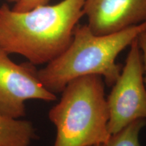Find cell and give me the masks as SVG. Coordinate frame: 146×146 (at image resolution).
Listing matches in <instances>:
<instances>
[{
  "instance_id": "277c9868",
  "label": "cell",
  "mask_w": 146,
  "mask_h": 146,
  "mask_svg": "<svg viewBox=\"0 0 146 146\" xmlns=\"http://www.w3.org/2000/svg\"><path fill=\"white\" fill-rule=\"evenodd\" d=\"M125 64L107 97L108 130L115 134L135 120H146V86L137 38L131 43Z\"/></svg>"
},
{
  "instance_id": "ba28073f",
  "label": "cell",
  "mask_w": 146,
  "mask_h": 146,
  "mask_svg": "<svg viewBox=\"0 0 146 146\" xmlns=\"http://www.w3.org/2000/svg\"><path fill=\"white\" fill-rule=\"evenodd\" d=\"M145 127V120H135L118 133L112 135L104 146H142L139 142V134Z\"/></svg>"
},
{
  "instance_id": "8fae6325",
  "label": "cell",
  "mask_w": 146,
  "mask_h": 146,
  "mask_svg": "<svg viewBox=\"0 0 146 146\" xmlns=\"http://www.w3.org/2000/svg\"><path fill=\"white\" fill-rule=\"evenodd\" d=\"M8 1H10V2H17L18 0H7Z\"/></svg>"
},
{
  "instance_id": "7c38bea8",
  "label": "cell",
  "mask_w": 146,
  "mask_h": 146,
  "mask_svg": "<svg viewBox=\"0 0 146 146\" xmlns=\"http://www.w3.org/2000/svg\"><path fill=\"white\" fill-rule=\"evenodd\" d=\"M95 146H101V145H95Z\"/></svg>"
},
{
  "instance_id": "5b68a950",
  "label": "cell",
  "mask_w": 146,
  "mask_h": 146,
  "mask_svg": "<svg viewBox=\"0 0 146 146\" xmlns=\"http://www.w3.org/2000/svg\"><path fill=\"white\" fill-rule=\"evenodd\" d=\"M35 65L27 62L16 64L9 54L0 50V114L13 119L26 114L25 102L56 100V94L40 81Z\"/></svg>"
},
{
  "instance_id": "9c48e42d",
  "label": "cell",
  "mask_w": 146,
  "mask_h": 146,
  "mask_svg": "<svg viewBox=\"0 0 146 146\" xmlns=\"http://www.w3.org/2000/svg\"><path fill=\"white\" fill-rule=\"evenodd\" d=\"M50 0H18L12 10L16 12H27L36 7L47 5Z\"/></svg>"
},
{
  "instance_id": "7a4b0ae2",
  "label": "cell",
  "mask_w": 146,
  "mask_h": 146,
  "mask_svg": "<svg viewBox=\"0 0 146 146\" xmlns=\"http://www.w3.org/2000/svg\"><path fill=\"white\" fill-rule=\"evenodd\" d=\"M146 32V21L121 31L96 35L87 25H77L72 41L59 56L37 70L40 81L53 94L61 93L71 81L81 76L98 75L111 87L122 71L116 62L118 54Z\"/></svg>"
},
{
  "instance_id": "3957f363",
  "label": "cell",
  "mask_w": 146,
  "mask_h": 146,
  "mask_svg": "<svg viewBox=\"0 0 146 146\" xmlns=\"http://www.w3.org/2000/svg\"><path fill=\"white\" fill-rule=\"evenodd\" d=\"M104 81L98 75L71 81L49 112L56 127L54 146H104L112 135Z\"/></svg>"
},
{
  "instance_id": "52a82bcc",
  "label": "cell",
  "mask_w": 146,
  "mask_h": 146,
  "mask_svg": "<svg viewBox=\"0 0 146 146\" xmlns=\"http://www.w3.org/2000/svg\"><path fill=\"white\" fill-rule=\"evenodd\" d=\"M37 137L31 122L0 114V146H31Z\"/></svg>"
},
{
  "instance_id": "30bf717a",
  "label": "cell",
  "mask_w": 146,
  "mask_h": 146,
  "mask_svg": "<svg viewBox=\"0 0 146 146\" xmlns=\"http://www.w3.org/2000/svg\"><path fill=\"white\" fill-rule=\"evenodd\" d=\"M137 42L141 50L143 64V80L146 86V32H144L137 37Z\"/></svg>"
},
{
  "instance_id": "6da1fadb",
  "label": "cell",
  "mask_w": 146,
  "mask_h": 146,
  "mask_svg": "<svg viewBox=\"0 0 146 146\" xmlns=\"http://www.w3.org/2000/svg\"><path fill=\"white\" fill-rule=\"evenodd\" d=\"M85 0H63L56 4L16 12L0 7V50L26 58L34 65L50 62L64 52L84 16Z\"/></svg>"
},
{
  "instance_id": "8992f818",
  "label": "cell",
  "mask_w": 146,
  "mask_h": 146,
  "mask_svg": "<svg viewBox=\"0 0 146 146\" xmlns=\"http://www.w3.org/2000/svg\"><path fill=\"white\" fill-rule=\"evenodd\" d=\"M83 14L96 35L113 34L146 21V0H85Z\"/></svg>"
}]
</instances>
